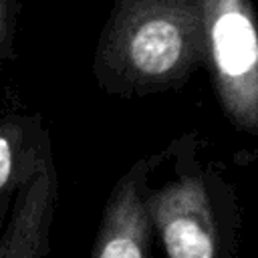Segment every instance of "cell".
<instances>
[{"label": "cell", "instance_id": "277c9868", "mask_svg": "<svg viewBox=\"0 0 258 258\" xmlns=\"http://www.w3.org/2000/svg\"><path fill=\"white\" fill-rule=\"evenodd\" d=\"M153 165V157L137 159L113 185L91 248L93 258H145L151 254L153 222L145 181Z\"/></svg>", "mask_w": 258, "mask_h": 258}, {"label": "cell", "instance_id": "6da1fadb", "mask_svg": "<svg viewBox=\"0 0 258 258\" xmlns=\"http://www.w3.org/2000/svg\"><path fill=\"white\" fill-rule=\"evenodd\" d=\"M204 60L200 0H115L93 75L107 95L135 99L179 87Z\"/></svg>", "mask_w": 258, "mask_h": 258}, {"label": "cell", "instance_id": "5b68a950", "mask_svg": "<svg viewBox=\"0 0 258 258\" xmlns=\"http://www.w3.org/2000/svg\"><path fill=\"white\" fill-rule=\"evenodd\" d=\"M56 169L52 153L16 191L10 222L0 234V258H38L50 252V224L56 204Z\"/></svg>", "mask_w": 258, "mask_h": 258}, {"label": "cell", "instance_id": "52a82bcc", "mask_svg": "<svg viewBox=\"0 0 258 258\" xmlns=\"http://www.w3.org/2000/svg\"><path fill=\"white\" fill-rule=\"evenodd\" d=\"M18 0H0V75L14 56V38L18 26Z\"/></svg>", "mask_w": 258, "mask_h": 258}, {"label": "cell", "instance_id": "8992f818", "mask_svg": "<svg viewBox=\"0 0 258 258\" xmlns=\"http://www.w3.org/2000/svg\"><path fill=\"white\" fill-rule=\"evenodd\" d=\"M48 153L50 141L40 115L0 117V210L34 175Z\"/></svg>", "mask_w": 258, "mask_h": 258}, {"label": "cell", "instance_id": "3957f363", "mask_svg": "<svg viewBox=\"0 0 258 258\" xmlns=\"http://www.w3.org/2000/svg\"><path fill=\"white\" fill-rule=\"evenodd\" d=\"M147 208L167 256L214 258L218 254L214 208L200 175H183L147 194Z\"/></svg>", "mask_w": 258, "mask_h": 258}, {"label": "cell", "instance_id": "7a4b0ae2", "mask_svg": "<svg viewBox=\"0 0 258 258\" xmlns=\"http://www.w3.org/2000/svg\"><path fill=\"white\" fill-rule=\"evenodd\" d=\"M206 60L228 121L258 135V18L252 0H200Z\"/></svg>", "mask_w": 258, "mask_h": 258}, {"label": "cell", "instance_id": "ba28073f", "mask_svg": "<svg viewBox=\"0 0 258 258\" xmlns=\"http://www.w3.org/2000/svg\"><path fill=\"white\" fill-rule=\"evenodd\" d=\"M0 234H2V232H0Z\"/></svg>", "mask_w": 258, "mask_h": 258}]
</instances>
